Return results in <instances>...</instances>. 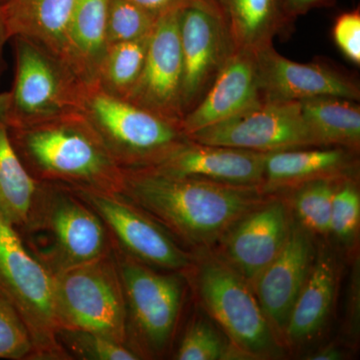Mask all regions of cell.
I'll return each instance as SVG.
<instances>
[{
    "label": "cell",
    "instance_id": "9c48e42d",
    "mask_svg": "<svg viewBox=\"0 0 360 360\" xmlns=\"http://www.w3.org/2000/svg\"><path fill=\"white\" fill-rule=\"evenodd\" d=\"M70 189L103 222L113 250L165 271L182 272L191 266L193 259L179 241L122 193Z\"/></svg>",
    "mask_w": 360,
    "mask_h": 360
},
{
    "label": "cell",
    "instance_id": "d6a6232c",
    "mask_svg": "<svg viewBox=\"0 0 360 360\" xmlns=\"http://www.w3.org/2000/svg\"><path fill=\"white\" fill-rule=\"evenodd\" d=\"M333 39L349 60L360 65L359 11H349L338 16L333 26Z\"/></svg>",
    "mask_w": 360,
    "mask_h": 360
},
{
    "label": "cell",
    "instance_id": "7402d4cb",
    "mask_svg": "<svg viewBox=\"0 0 360 360\" xmlns=\"http://www.w3.org/2000/svg\"><path fill=\"white\" fill-rule=\"evenodd\" d=\"M236 51L257 52L292 23L281 0H214Z\"/></svg>",
    "mask_w": 360,
    "mask_h": 360
},
{
    "label": "cell",
    "instance_id": "74e56055",
    "mask_svg": "<svg viewBox=\"0 0 360 360\" xmlns=\"http://www.w3.org/2000/svg\"><path fill=\"white\" fill-rule=\"evenodd\" d=\"M6 1H7V0H6Z\"/></svg>",
    "mask_w": 360,
    "mask_h": 360
},
{
    "label": "cell",
    "instance_id": "8992f818",
    "mask_svg": "<svg viewBox=\"0 0 360 360\" xmlns=\"http://www.w3.org/2000/svg\"><path fill=\"white\" fill-rule=\"evenodd\" d=\"M13 39V84L0 94V115L6 127H25L78 111L84 84L65 61L32 40Z\"/></svg>",
    "mask_w": 360,
    "mask_h": 360
},
{
    "label": "cell",
    "instance_id": "3957f363",
    "mask_svg": "<svg viewBox=\"0 0 360 360\" xmlns=\"http://www.w3.org/2000/svg\"><path fill=\"white\" fill-rule=\"evenodd\" d=\"M18 234L52 276L112 252L96 213L70 188L58 184L42 182L32 217Z\"/></svg>",
    "mask_w": 360,
    "mask_h": 360
},
{
    "label": "cell",
    "instance_id": "1f68e13d",
    "mask_svg": "<svg viewBox=\"0 0 360 360\" xmlns=\"http://www.w3.org/2000/svg\"><path fill=\"white\" fill-rule=\"evenodd\" d=\"M27 329L13 307L0 298V359L32 360Z\"/></svg>",
    "mask_w": 360,
    "mask_h": 360
},
{
    "label": "cell",
    "instance_id": "d590c367",
    "mask_svg": "<svg viewBox=\"0 0 360 360\" xmlns=\"http://www.w3.org/2000/svg\"><path fill=\"white\" fill-rule=\"evenodd\" d=\"M340 359L341 352L338 348L333 347L323 348L321 352L309 357V359L312 360H336Z\"/></svg>",
    "mask_w": 360,
    "mask_h": 360
},
{
    "label": "cell",
    "instance_id": "5b68a950",
    "mask_svg": "<svg viewBox=\"0 0 360 360\" xmlns=\"http://www.w3.org/2000/svg\"><path fill=\"white\" fill-rule=\"evenodd\" d=\"M0 298L8 303L27 329L32 360H70L58 340L53 277L0 213Z\"/></svg>",
    "mask_w": 360,
    "mask_h": 360
},
{
    "label": "cell",
    "instance_id": "7c38bea8",
    "mask_svg": "<svg viewBox=\"0 0 360 360\" xmlns=\"http://www.w3.org/2000/svg\"><path fill=\"white\" fill-rule=\"evenodd\" d=\"M186 137L206 146L262 153L319 146L303 120L300 101L262 103Z\"/></svg>",
    "mask_w": 360,
    "mask_h": 360
},
{
    "label": "cell",
    "instance_id": "9a60e30c",
    "mask_svg": "<svg viewBox=\"0 0 360 360\" xmlns=\"http://www.w3.org/2000/svg\"><path fill=\"white\" fill-rule=\"evenodd\" d=\"M225 240L227 264L253 283L283 250L291 229L283 201L255 206L232 225Z\"/></svg>",
    "mask_w": 360,
    "mask_h": 360
},
{
    "label": "cell",
    "instance_id": "30bf717a",
    "mask_svg": "<svg viewBox=\"0 0 360 360\" xmlns=\"http://www.w3.org/2000/svg\"><path fill=\"white\" fill-rule=\"evenodd\" d=\"M198 288L205 309L238 352L258 357L276 352V338L257 296L231 265L206 260L198 271Z\"/></svg>",
    "mask_w": 360,
    "mask_h": 360
},
{
    "label": "cell",
    "instance_id": "e575fe53",
    "mask_svg": "<svg viewBox=\"0 0 360 360\" xmlns=\"http://www.w3.org/2000/svg\"><path fill=\"white\" fill-rule=\"evenodd\" d=\"M286 13L292 20L317 7L328 6L333 0H281Z\"/></svg>",
    "mask_w": 360,
    "mask_h": 360
},
{
    "label": "cell",
    "instance_id": "484cf974",
    "mask_svg": "<svg viewBox=\"0 0 360 360\" xmlns=\"http://www.w3.org/2000/svg\"><path fill=\"white\" fill-rule=\"evenodd\" d=\"M150 35L108 45L94 84L110 96L127 98L143 68Z\"/></svg>",
    "mask_w": 360,
    "mask_h": 360
},
{
    "label": "cell",
    "instance_id": "6da1fadb",
    "mask_svg": "<svg viewBox=\"0 0 360 360\" xmlns=\"http://www.w3.org/2000/svg\"><path fill=\"white\" fill-rule=\"evenodd\" d=\"M122 172L120 193L187 245L212 243L262 202L260 189L255 187L174 176L151 169Z\"/></svg>",
    "mask_w": 360,
    "mask_h": 360
},
{
    "label": "cell",
    "instance_id": "44dd1931",
    "mask_svg": "<svg viewBox=\"0 0 360 360\" xmlns=\"http://www.w3.org/2000/svg\"><path fill=\"white\" fill-rule=\"evenodd\" d=\"M108 0H77L68 34L65 63L84 85L96 84L108 49Z\"/></svg>",
    "mask_w": 360,
    "mask_h": 360
},
{
    "label": "cell",
    "instance_id": "4fadbf2b",
    "mask_svg": "<svg viewBox=\"0 0 360 360\" xmlns=\"http://www.w3.org/2000/svg\"><path fill=\"white\" fill-rule=\"evenodd\" d=\"M179 14L177 9L156 20L143 68L125 101L180 127L184 112Z\"/></svg>",
    "mask_w": 360,
    "mask_h": 360
},
{
    "label": "cell",
    "instance_id": "603a6c76",
    "mask_svg": "<svg viewBox=\"0 0 360 360\" xmlns=\"http://www.w3.org/2000/svg\"><path fill=\"white\" fill-rule=\"evenodd\" d=\"M315 260L284 328L291 341L307 340L317 333L328 319L335 298V259L323 251Z\"/></svg>",
    "mask_w": 360,
    "mask_h": 360
},
{
    "label": "cell",
    "instance_id": "8fae6325",
    "mask_svg": "<svg viewBox=\"0 0 360 360\" xmlns=\"http://www.w3.org/2000/svg\"><path fill=\"white\" fill-rule=\"evenodd\" d=\"M184 115L200 103L236 52L214 0H193L179 14Z\"/></svg>",
    "mask_w": 360,
    "mask_h": 360
},
{
    "label": "cell",
    "instance_id": "277c9868",
    "mask_svg": "<svg viewBox=\"0 0 360 360\" xmlns=\"http://www.w3.org/2000/svg\"><path fill=\"white\" fill-rule=\"evenodd\" d=\"M78 111L122 170L155 167L187 141L179 124L110 96L96 84L82 87Z\"/></svg>",
    "mask_w": 360,
    "mask_h": 360
},
{
    "label": "cell",
    "instance_id": "2e32d148",
    "mask_svg": "<svg viewBox=\"0 0 360 360\" xmlns=\"http://www.w3.org/2000/svg\"><path fill=\"white\" fill-rule=\"evenodd\" d=\"M264 156V153L257 151L206 146L187 139L155 167L144 169L262 191Z\"/></svg>",
    "mask_w": 360,
    "mask_h": 360
},
{
    "label": "cell",
    "instance_id": "52a82bcc",
    "mask_svg": "<svg viewBox=\"0 0 360 360\" xmlns=\"http://www.w3.org/2000/svg\"><path fill=\"white\" fill-rule=\"evenodd\" d=\"M112 251L127 304V345L141 359L160 356L179 321L184 295L181 272L153 269Z\"/></svg>",
    "mask_w": 360,
    "mask_h": 360
},
{
    "label": "cell",
    "instance_id": "7a4b0ae2",
    "mask_svg": "<svg viewBox=\"0 0 360 360\" xmlns=\"http://www.w3.org/2000/svg\"><path fill=\"white\" fill-rule=\"evenodd\" d=\"M7 130L16 155L37 181L122 191V168L79 111Z\"/></svg>",
    "mask_w": 360,
    "mask_h": 360
},
{
    "label": "cell",
    "instance_id": "ba28073f",
    "mask_svg": "<svg viewBox=\"0 0 360 360\" xmlns=\"http://www.w3.org/2000/svg\"><path fill=\"white\" fill-rule=\"evenodd\" d=\"M52 277L58 329L90 331L127 345V304L113 251Z\"/></svg>",
    "mask_w": 360,
    "mask_h": 360
},
{
    "label": "cell",
    "instance_id": "d4e9b609",
    "mask_svg": "<svg viewBox=\"0 0 360 360\" xmlns=\"http://www.w3.org/2000/svg\"><path fill=\"white\" fill-rule=\"evenodd\" d=\"M303 120L319 146L359 150L360 108L356 101L319 96L300 101Z\"/></svg>",
    "mask_w": 360,
    "mask_h": 360
},
{
    "label": "cell",
    "instance_id": "e0dca14e",
    "mask_svg": "<svg viewBox=\"0 0 360 360\" xmlns=\"http://www.w3.org/2000/svg\"><path fill=\"white\" fill-rule=\"evenodd\" d=\"M262 103L257 52L236 51L200 103L184 115L180 127L188 135Z\"/></svg>",
    "mask_w": 360,
    "mask_h": 360
},
{
    "label": "cell",
    "instance_id": "cb8c5ba5",
    "mask_svg": "<svg viewBox=\"0 0 360 360\" xmlns=\"http://www.w3.org/2000/svg\"><path fill=\"white\" fill-rule=\"evenodd\" d=\"M41 186L16 155L0 115V213L18 232L32 217Z\"/></svg>",
    "mask_w": 360,
    "mask_h": 360
},
{
    "label": "cell",
    "instance_id": "d6986e66",
    "mask_svg": "<svg viewBox=\"0 0 360 360\" xmlns=\"http://www.w3.org/2000/svg\"><path fill=\"white\" fill-rule=\"evenodd\" d=\"M356 151L314 146L264 153L262 191L293 187L310 180L347 176L356 167Z\"/></svg>",
    "mask_w": 360,
    "mask_h": 360
},
{
    "label": "cell",
    "instance_id": "f1b7e54d",
    "mask_svg": "<svg viewBox=\"0 0 360 360\" xmlns=\"http://www.w3.org/2000/svg\"><path fill=\"white\" fill-rule=\"evenodd\" d=\"M58 340L71 359H141L129 347L90 331L59 328Z\"/></svg>",
    "mask_w": 360,
    "mask_h": 360
},
{
    "label": "cell",
    "instance_id": "ac0fdd59",
    "mask_svg": "<svg viewBox=\"0 0 360 360\" xmlns=\"http://www.w3.org/2000/svg\"><path fill=\"white\" fill-rule=\"evenodd\" d=\"M312 260L314 243L309 231L291 226L283 250L253 281L262 311L269 323L281 330L309 276Z\"/></svg>",
    "mask_w": 360,
    "mask_h": 360
},
{
    "label": "cell",
    "instance_id": "83f0119b",
    "mask_svg": "<svg viewBox=\"0 0 360 360\" xmlns=\"http://www.w3.org/2000/svg\"><path fill=\"white\" fill-rule=\"evenodd\" d=\"M158 18L132 0H108V45L149 37Z\"/></svg>",
    "mask_w": 360,
    "mask_h": 360
},
{
    "label": "cell",
    "instance_id": "f546056e",
    "mask_svg": "<svg viewBox=\"0 0 360 360\" xmlns=\"http://www.w3.org/2000/svg\"><path fill=\"white\" fill-rule=\"evenodd\" d=\"M231 350L212 323L203 319H195L187 328L175 359H225L231 356Z\"/></svg>",
    "mask_w": 360,
    "mask_h": 360
},
{
    "label": "cell",
    "instance_id": "5bb4252c",
    "mask_svg": "<svg viewBox=\"0 0 360 360\" xmlns=\"http://www.w3.org/2000/svg\"><path fill=\"white\" fill-rule=\"evenodd\" d=\"M258 78L264 103H288L319 96L359 101V85L326 63H298L269 45L257 52Z\"/></svg>",
    "mask_w": 360,
    "mask_h": 360
},
{
    "label": "cell",
    "instance_id": "4316f807",
    "mask_svg": "<svg viewBox=\"0 0 360 360\" xmlns=\"http://www.w3.org/2000/svg\"><path fill=\"white\" fill-rule=\"evenodd\" d=\"M343 177H326L296 186L293 202L305 229L315 233H328L333 195Z\"/></svg>",
    "mask_w": 360,
    "mask_h": 360
},
{
    "label": "cell",
    "instance_id": "ffe728a7",
    "mask_svg": "<svg viewBox=\"0 0 360 360\" xmlns=\"http://www.w3.org/2000/svg\"><path fill=\"white\" fill-rule=\"evenodd\" d=\"M77 0H7L0 6L11 39L41 45L65 61L66 34Z\"/></svg>",
    "mask_w": 360,
    "mask_h": 360
},
{
    "label": "cell",
    "instance_id": "4dcf8cb0",
    "mask_svg": "<svg viewBox=\"0 0 360 360\" xmlns=\"http://www.w3.org/2000/svg\"><path fill=\"white\" fill-rule=\"evenodd\" d=\"M360 220V195L356 182L352 176L340 180L331 206L329 232L345 241L349 243L354 238Z\"/></svg>",
    "mask_w": 360,
    "mask_h": 360
},
{
    "label": "cell",
    "instance_id": "8d00e7d4",
    "mask_svg": "<svg viewBox=\"0 0 360 360\" xmlns=\"http://www.w3.org/2000/svg\"><path fill=\"white\" fill-rule=\"evenodd\" d=\"M11 39L6 20H4V13H2L1 8H0V59H1L2 52H4V46L6 42Z\"/></svg>",
    "mask_w": 360,
    "mask_h": 360
},
{
    "label": "cell",
    "instance_id": "836d02e7",
    "mask_svg": "<svg viewBox=\"0 0 360 360\" xmlns=\"http://www.w3.org/2000/svg\"><path fill=\"white\" fill-rule=\"evenodd\" d=\"M135 4L146 9L148 13L160 18L162 14L181 9L193 0H132Z\"/></svg>",
    "mask_w": 360,
    "mask_h": 360
}]
</instances>
